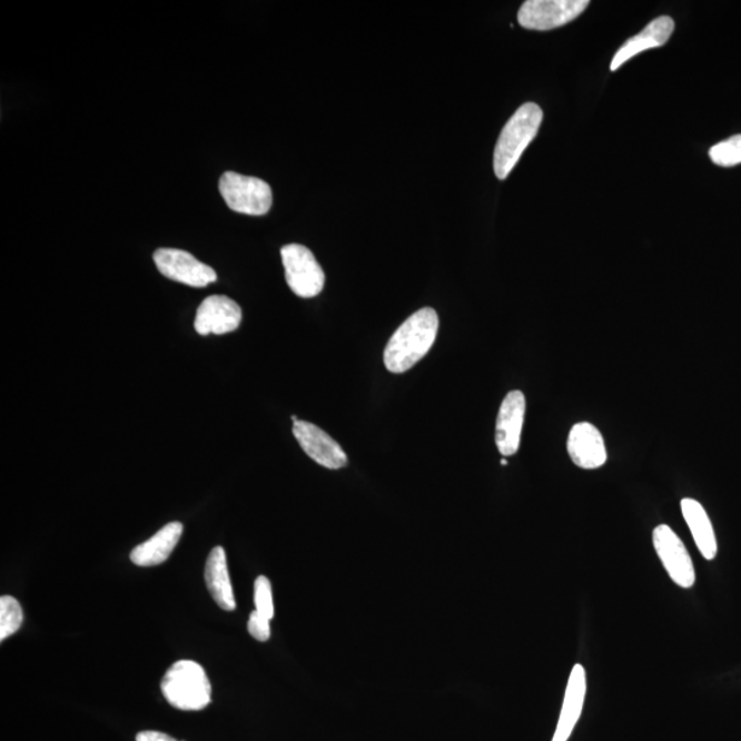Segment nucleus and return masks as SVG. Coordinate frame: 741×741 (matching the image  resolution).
<instances>
[{
  "mask_svg": "<svg viewBox=\"0 0 741 741\" xmlns=\"http://www.w3.org/2000/svg\"><path fill=\"white\" fill-rule=\"evenodd\" d=\"M438 327V315L433 308H423L411 315L386 345L384 363L387 370L403 374L416 366L433 348Z\"/></svg>",
  "mask_w": 741,
  "mask_h": 741,
  "instance_id": "f257e3e1",
  "label": "nucleus"
},
{
  "mask_svg": "<svg viewBox=\"0 0 741 741\" xmlns=\"http://www.w3.org/2000/svg\"><path fill=\"white\" fill-rule=\"evenodd\" d=\"M543 122V110L539 105L525 103L505 124L494 149L493 168L500 180L508 178L521 160L527 146L533 142Z\"/></svg>",
  "mask_w": 741,
  "mask_h": 741,
  "instance_id": "f03ea898",
  "label": "nucleus"
},
{
  "mask_svg": "<svg viewBox=\"0 0 741 741\" xmlns=\"http://www.w3.org/2000/svg\"><path fill=\"white\" fill-rule=\"evenodd\" d=\"M161 690L168 703L179 710L199 711L210 703V682L197 662H176L164 675Z\"/></svg>",
  "mask_w": 741,
  "mask_h": 741,
  "instance_id": "7ed1b4c3",
  "label": "nucleus"
},
{
  "mask_svg": "<svg viewBox=\"0 0 741 741\" xmlns=\"http://www.w3.org/2000/svg\"><path fill=\"white\" fill-rule=\"evenodd\" d=\"M219 190L229 209L249 216L267 215L273 208V190L267 181L253 176L226 172Z\"/></svg>",
  "mask_w": 741,
  "mask_h": 741,
  "instance_id": "20e7f679",
  "label": "nucleus"
},
{
  "mask_svg": "<svg viewBox=\"0 0 741 741\" xmlns=\"http://www.w3.org/2000/svg\"><path fill=\"white\" fill-rule=\"evenodd\" d=\"M280 255L290 290L302 298L319 296L325 288L326 275L314 253L307 246L292 244L281 247Z\"/></svg>",
  "mask_w": 741,
  "mask_h": 741,
  "instance_id": "39448f33",
  "label": "nucleus"
},
{
  "mask_svg": "<svg viewBox=\"0 0 741 741\" xmlns=\"http://www.w3.org/2000/svg\"><path fill=\"white\" fill-rule=\"evenodd\" d=\"M587 6V0H527L517 13V22L532 31H551L574 21Z\"/></svg>",
  "mask_w": 741,
  "mask_h": 741,
  "instance_id": "423d86ee",
  "label": "nucleus"
},
{
  "mask_svg": "<svg viewBox=\"0 0 741 741\" xmlns=\"http://www.w3.org/2000/svg\"><path fill=\"white\" fill-rule=\"evenodd\" d=\"M652 541L664 570L674 584L684 590L695 585L696 573L690 552L673 528L668 525L656 526L652 533Z\"/></svg>",
  "mask_w": 741,
  "mask_h": 741,
  "instance_id": "0eeeda50",
  "label": "nucleus"
},
{
  "mask_svg": "<svg viewBox=\"0 0 741 741\" xmlns=\"http://www.w3.org/2000/svg\"><path fill=\"white\" fill-rule=\"evenodd\" d=\"M157 269L170 280L191 287H206L217 280L216 270L186 250L162 247L155 251Z\"/></svg>",
  "mask_w": 741,
  "mask_h": 741,
  "instance_id": "6e6552de",
  "label": "nucleus"
},
{
  "mask_svg": "<svg viewBox=\"0 0 741 741\" xmlns=\"http://www.w3.org/2000/svg\"><path fill=\"white\" fill-rule=\"evenodd\" d=\"M293 434L303 451L320 466L339 470L348 464V456L337 441L314 423L294 422Z\"/></svg>",
  "mask_w": 741,
  "mask_h": 741,
  "instance_id": "1a4fd4ad",
  "label": "nucleus"
},
{
  "mask_svg": "<svg viewBox=\"0 0 741 741\" xmlns=\"http://www.w3.org/2000/svg\"><path fill=\"white\" fill-rule=\"evenodd\" d=\"M243 322V309L226 296L205 298L197 310L194 327L199 335H225L235 332Z\"/></svg>",
  "mask_w": 741,
  "mask_h": 741,
  "instance_id": "9d476101",
  "label": "nucleus"
},
{
  "mask_svg": "<svg viewBox=\"0 0 741 741\" xmlns=\"http://www.w3.org/2000/svg\"><path fill=\"white\" fill-rule=\"evenodd\" d=\"M526 398L521 391L505 396L496 422V445L503 456H513L520 451L523 422H525Z\"/></svg>",
  "mask_w": 741,
  "mask_h": 741,
  "instance_id": "9b49d317",
  "label": "nucleus"
},
{
  "mask_svg": "<svg viewBox=\"0 0 741 741\" xmlns=\"http://www.w3.org/2000/svg\"><path fill=\"white\" fill-rule=\"evenodd\" d=\"M567 452L575 466L596 470L607 462L602 433L592 423H576L569 433Z\"/></svg>",
  "mask_w": 741,
  "mask_h": 741,
  "instance_id": "f8f14e48",
  "label": "nucleus"
},
{
  "mask_svg": "<svg viewBox=\"0 0 741 741\" xmlns=\"http://www.w3.org/2000/svg\"><path fill=\"white\" fill-rule=\"evenodd\" d=\"M674 31V21L668 16L658 17L656 20L651 21L643 31H641L636 37H633L623 43L620 50L616 51V55L611 62V70L615 72L616 69H620L623 63L631 60V58L636 57L640 52L658 49L668 43L670 37H672Z\"/></svg>",
  "mask_w": 741,
  "mask_h": 741,
  "instance_id": "ddd939ff",
  "label": "nucleus"
},
{
  "mask_svg": "<svg viewBox=\"0 0 741 741\" xmlns=\"http://www.w3.org/2000/svg\"><path fill=\"white\" fill-rule=\"evenodd\" d=\"M586 696V672L582 664H575L570 674L562 713L552 741H567L579 722Z\"/></svg>",
  "mask_w": 741,
  "mask_h": 741,
  "instance_id": "4468645a",
  "label": "nucleus"
},
{
  "mask_svg": "<svg viewBox=\"0 0 741 741\" xmlns=\"http://www.w3.org/2000/svg\"><path fill=\"white\" fill-rule=\"evenodd\" d=\"M181 534H184V525L180 522L168 523L146 543L134 549L131 561L140 567L158 566L172 554Z\"/></svg>",
  "mask_w": 741,
  "mask_h": 741,
  "instance_id": "2eb2a0df",
  "label": "nucleus"
},
{
  "mask_svg": "<svg viewBox=\"0 0 741 741\" xmlns=\"http://www.w3.org/2000/svg\"><path fill=\"white\" fill-rule=\"evenodd\" d=\"M205 580L211 597L220 609L234 611L237 607L228 574L226 551L221 546L211 550L208 562H206Z\"/></svg>",
  "mask_w": 741,
  "mask_h": 741,
  "instance_id": "dca6fc26",
  "label": "nucleus"
},
{
  "mask_svg": "<svg viewBox=\"0 0 741 741\" xmlns=\"http://www.w3.org/2000/svg\"><path fill=\"white\" fill-rule=\"evenodd\" d=\"M682 515L686 522L688 527L695 540L700 554L703 555L705 561H713L719 552V544L714 527L711 525L710 517L702 504L693 498H684L681 502Z\"/></svg>",
  "mask_w": 741,
  "mask_h": 741,
  "instance_id": "f3484780",
  "label": "nucleus"
},
{
  "mask_svg": "<svg viewBox=\"0 0 741 741\" xmlns=\"http://www.w3.org/2000/svg\"><path fill=\"white\" fill-rule=\"evenodd\" d=\"M22 609L19 600L11 596L0 599V640L4 641L22 625Z\"/></svg>",
  "mask_w": 741,
  "mask_h": 741,
  "instance_id": "a211bd4d",
  "label": "nucleus"
},
{
  "mask_svg": "<svg viewBox=\"0 0 741 741\" xmlns=\"http://www.w3.org/2000/svg\"><path fill=\"white\" fill-rule=\"evenodd\" d=\"M709 156L720 167L731 168L741 164V135L711 147Z\"/></svg>",
  "mask_w": 741,
  "mask_h": 741,
  "instance_id": "6ab92c4d",
  "label": "nucleus"
},
{
  "mask_svg": "<svg viewBox=\"0 0 741 741\" xmlns=\"http://www.w3.org/2000/svg\"><path fill=\"white\" fill-rule=\"evenodd\" d=\"M255 604L257 613L273 620L275 613L273 587L267 576H258L255 582Z\"/></svg>",
  "mask_w": 741,
  "mask_h": 741,
  "instance_id": "aec40b11",
  "label": "nucleus"
},
{
  "mask_svg": "<svg viewBox=\"0 0 741 741\" xmlns=\"http://www.w3.org/2000/svg\"><path fill=\"white\" fill-rule=\"evenodd\" d=\"M269 622L270 620H268L267 616L257 613V611H253L249 618V623H247V629H249V633L256 640L267 641L270 638Z\"/></svg>",
  "mask_w": 741,
  "mask_h": 741,
  "instance_id": "412c9836",
  "label": "nucleus"
},
{
  "mask_svg": "<svg viewBox=\"0 0 741 741\" xmlns=\"http://www.w3.org/2000/svg\"><path fill=\"white\" fill-rule=\"evenodd\" d=\"M137 741H178L168 734L155 731L140 732L137 734Z\"/></svg>",
  "mask_w": 741,
  "mask_h": 741,
  "instance_id": "4be33fe9",
  "label": "nucleus"
},
{
  "mask_svg": "<svg viewBox=\"0 0 741 741\" xmlns=\"http://www.w3.org/2000/svg\"><path fill=\"white\" fill-rule=\"evenodd\" d=\"M502 464H503V466H507V464H508L507 458H502Z\"/></svg>",
  "mask_w": 741,
  "mask_h": 741,
  "instance_id": "5701e85b",
  "label": "nucleus"
},
{
  "mask_svg": "<svg viewBox=\"0 0 741 741\" xmlns=\"http://www.w3.org/2000/svg\"><path fill=\"white\" fill-rule=\"evenodd\" d=\"M292 421H293V422H297V421H298V417H297V416H292Z\"/></svg>",
  "mask_w": 741,
  "mask_h": 741,
  "instance_id": "b1692460",
  "label": "nucleus"
}]
</instances>
